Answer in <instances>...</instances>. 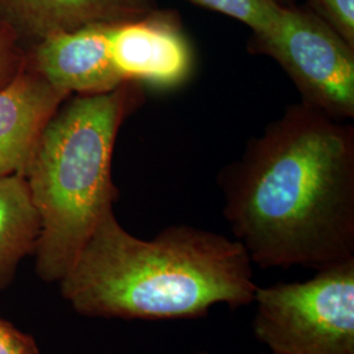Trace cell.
<instances>
[{
  "label": "cell",
  "instance_id": "obj_1",
  "mask_svg": "<svg viewBox=\"0 0 354 354\" xmlns=\"http://www.w3.org/2000/svg\"><path fill=\"white\" fill-rule=\"evenodd\" d=\"M223 214L260 268L354 259V127L290 105L218 176Z\"/></svg>",
  "mask_w": 354,
  "mask_h": 354
},
{
  "label": "cell",
  "instance_id": "obj_12",
  "mask_svg": "<svg viewBox=\"0 0 354 354\" xmlns=\"http://www.w3.org/2000/svg\"><path fill=\"white\" fill-rule=\"evenodd\" d=\"M307 8L354 48V0H306Z\"/></svg>",
  "mask_w": 354,
  "mask_h": 354
},
{
  "label": "cell",
  "instance_id": "obj_10",
  "mask_svg": "<svg viewBox=\"0 0 354 354\" xmlns=\"http://www.w3.org/2000/svg\"><path fill=\"white\" fill-rule=\"evenodd\" d=\"M39 218L21 175L0 177V290L20 261L36 251Z\"/></svg>",
  "mask_w": 354,
  "mask_h": 354
},
{
  "label": "cell",
  "instance_id": "obj_6",
  "mask_svg": "<svg viewBox=\"0 0 354 354\" xmlns=\"http://www.w3.org/2000/svg\"><path fill=\"white\" fill-rule=\"evenodd\" d=\"M109 53L124 83L174 91L189 82L194 53L178 15L155 8L136 20L111 24Z\"/></svg>",
  "mask_w": 354,
  "mask_h": 354
},
{
  "label": "cell",
  "instance_id": "obj_9",
  "mask_svg": "<svg viewBox=\"0 0 354 354\" xmlns=\"http://www.w3.org/2000/svg\"><path fill=\"white\" fill-rule=\"evenodd\" d=\"M155 0H0V20L16 37L35 45L58 33L136 20Z\"/></svg>",
  "mask_w": 354,
  "mask_h": 354
},
{
  "label": "cell",
  "instance_id": "obj_13",
  "mask_svg": "<svg viewBox=\"0 0 354 354\" xmlns=\"http://www.w3.org/2000/svg\"><path fill=\"white\" fill-rule=\"evenodd\" d=\"M28 61L20 39L0 20V88L19 75Z\"/></svg>",
  "mask_w": 354,
  "mask_h": 354
},
{
  "label": "cell",
  "instance_id": "obj_15",
  "mask_svg": "<svg viewBox=\"0 0 354 354\" xmlns=\"http://www.w3.org/2000/svg\"><path fill=\"white\" fill-rule=\"evenodd\" d=\"M279 4H282V6H290L292 4V0H277Z\"/></svg>",
  "mask_w": 354,
  "mask_h": 354
},
{
  "label": "cell",
  "instance_id": "obj_4",
  "mask_svg": "<svg viewBox=\"0 0 354 354\" xmlns=\"http://www.w3.org/2000/svg\"><path fill=\"white\" fill-rule=\"evenodd\" d=\"M254 336L273 354H354V259L257 288Z\"/></svg>",
  "mask_w": 354,
  "mask_h": 354
},
{
  "label": "cell",
  "instance_id": "obj_5",
  "mask_svg": "<svg viewBox=\"0 0 354 354\" xmlns=\"http://www.w3.org/2000/svg\"><path fill=\"white\" fill-rule=\"evenodd\" d=\"M251 50L274 59L302 102L337 121L354 117V48L307 7L283 6L277 30Z\"/></svg>",
  "mask_w": 354,
  "mask_h": 354
},
{
  "label": "cell",
  "instance_id": "obj_11",
  "mask_svg": "<svg viewBox=\"0 0 354 354\" xmlns=\"http://www.w3.org/2000/svg\"><path fill=\"white\" fill-rule=\"evenodd\" d=\"M193 4L235 19L252 30L253 44L270 37L279 28L282 4L277 0H189Z\"/></svg>",
  "mask_w": 354,
  "mask_h": 354
},
{
  "label": "cell",
  "instance_id": "obj_7",
  "mask_svg": "<svg viewBox=\"0 0 354 354\" xmlns=\"http://www.w3.org/2000/svg\"><path fill=\"white\" fill-rule=\"evenodd\" d=\"M111 24L58 33L35 45L32 67L55 88L73 95H102L124 84L114 68Z\"/></svg>",
  "mask_w": 354,
  "mask_h": 354
},
{
  "label": "cell",
  "instance_id": "obj_8",
  "mask_svg": "<svg viewBox=\"0 0 354 354\" xmlns=\"http://www.w3.org/2000/svg\"><path fill=\"white\" fill-rule=\"evenodd\" d=\"M68 97L39 75L29 61L0 88V177L24 176L45 127Z\"/></svg>",
  "mask_w": 354,
  "mask_h": 354
},
{
  "label": "cell",
  "instance_id": "obj_14",
  "mask_svg": "<svg viewBox=\"0 0 354 354\" xmlns=\"http://www.w3.org/2000/svg\"><path fill=\"white\" fill-rule=\"evenodd\" d=\"M0 354H41L35 339L0 319Z\"/></svg>",
  "mask_w": 354,
  "mask_h": 354
},
{
  "label": "cell",
  "instance_id": "obj_3",
  "mask_svg": "<svg viewBox=\"0 0 354 354\" xmlns=\"http://www.w3.org/2000/svg\"><path fill=\"white\" fill-rule=\"evenodd\" d=\"M145 100L127 82L102 95H73L45 127L24 172L39 218L38 276L59 282L118 198L112 158L118 130Z\"/></svg>",
  "mask_w": 354,
  "mask_h": 354
},
{
  "label": "cell",
  "instance_id": "obj_16",
  "mask_svg": "<svg viewBox=\"0 0 354 354\" xmlns=\"http://www.w3.org/2000/svg\"><path fill=\"white\" fill-rule=\"evenodd\" d=\"M197 354H207V353H197ZM272 354H273V353H272Z\"/></svg>",
  "mask_w": 354,
  "mask_h": 354
},
{
  "label": "cell",
  "instance_id": "obj_2",
  "mask_svg": "<svg viewBox=\"0 0 354 354\" xmlns=\"http://www.w3.org/2000/svg\"><path fill=\"white\" fill-rule=\"evenodd\" d=\"M61 282L77 314L118 319H194L218 304L253 302L252 261L241 243L187 225L143 241L109 210Z\"/></svg>",
  "mask_w": 354,
  "mask_h": 354
}]
</instances>
